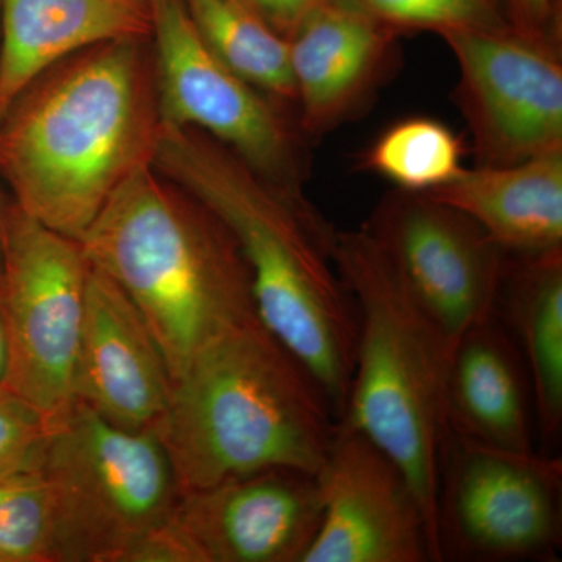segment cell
<instances>
[{"instance_id": "obj_29", "label": "cell", "mask_w": 562, "mask_h": 562, "mask_svg": "<svg viewBox=\"0 0 562 562\" xmlns=\"http://www.w3.org/2000/svg\"><path fill=\"white\" fill-rule=\"evenodd\" d=\"M3 213H5V210L0 206V257H2Z\"/></svg>"}, {"instance_id": "obj_1", "label": "cell", "mask_w": 562, "mask_h": 562, "mask_svg": "<svg viewBox=\"0 0 562 562\" xmlns=\"http://www.w3.org/2000/svg\"><path fill=\"white\" fill-rule=\"evenodd\" d=\"M147 38L109 41L41 74L0 120V173L16 205L54 232L81 236L161 131Z\"/></svg>"}, {"instance_id": "obj_15", "label": "cell", "mask_w": 562, "mask_h": 562, "mask_svg": "<svg viewBox=\"0 0 562 562\" xmlns=\"http://www.w3.org/2000/svg\"><path fill=\"white\" fill-rule=\"evenodd\" d=\"M398 33L341 0H324L288 36L297 125L321 138L368 109L397 66Z\"/></svg>"}, {"instance_id": "obj_10", "label": "cell", "mask_w": 562, "mask_h": 562, "mask_svg": "<svg viewBox=\"0 0 562 562\" xmlns=\"http://www.w3.org/2000/svg\"><path fill=\"white\" fill-rule=\"evenodd\" d=\"M316 473L279 468L181 492L127 562H302L319 531Z\"/></svg>"}, {"instance_id": "obj_21", "label": "cell", "mask_w": 562, "mask_h": 562, "mask_svg": "<svg viewBox=\"0 0 562 562\" xmlns=\"http://www.w3.org/2000/svg\"><path fill=\"white\" fill-rule=\"evenodd\" d=\"M462 136L430 116L394 122L361 155L360 168L394 183L397 190L430 192L464 169Z\"/></svg>"}, {"instance_id": "obj_17", "label": "cell", "mask_w": 562, "mask_h": 562, "mask_svg": "<svg viewBox=\"0 0 562 562\" xmlns=\"http://www.w3.org/2000/svg\"><path fill=\"white\" fill-rule=\"evenodd\" d=\"M0 120L41 74L109 41L149 38L147 0H0Z\"/></svg>"}, {"instance_id": "obj_22", "label": "cell", "mask_w": 562, "mask_h": 562, "mask_svg": "<svg viewBox=\"0 0 562 562\" xmlns=\"http://www.w3.org/2000/svg\"><path fill=\"white\" fill-rule=\"evenodd\" d=\"M0 562H58L54 495L38 471L0 480Z\"/></svg>"}, {"instance_id": "obj_19", "label": "cell", "mask_w": 562, "mask_h": 562, "mask_svg": "<svg viewBox=\"0 0 562 562\" xmlns=\"http://www.w3.org/2000/svg\"><path fill=\"white\" fill-rule=\"evenodd\" d=\"M494 312L527 366L538 452L558 457L562 439V249L508 254Z\"/></svg>"}, {"instance_id": "obj_20", "label": "cell", "mask_w": 562, "mask_h": 562, "mask_svg": "<svg viewBox=\"0 0 562 562\" xmlns=\"http://www.w3.org/2000/svg\"><path fill=\"white\" fill-rule=\"evenodd\" d=\"M192 22L244 81L277 102H294L290 43L254 11L233 0H183Z\"/></svg>"}, {"instance_id": "obj_2", "label": "cell", "mask_w": 562, "mask_h": 562, "mask_svg": "<svg viewBox=\"0 0 562 562\" xmlns=\"http://www.w3.org/2000/svg\"><path fill=\"white\" fill-rule=\"evenodd\" d=\"M151 165L227 225L249 265L262 325L316 376L341 419L358 314L333 260L335 228L308 199L281 191L194 128L161 124Z\"/></svg>"}, {"instance_id": "obj_7", "label": "cell", "mask_w": 562, "mask_h": 562, "mask_svg": "<svg viewBox=\"0 0 562 562\" xmlns=\"http://www.w3.org/2000/svg\"><path fill=\"white\" fill-rule=\"evenodd\" d=\"M438 562H557L562 458L443 431L435 513Z\"/></svg>"}, {"instance_id": "obj_4", "label": "cell", "mask_w": 562, "mask_h": 562, "mask_svg": "<svg viewBox=\"0 0 562 562\" xmlns=\"http://www.w3.org/2000/svg\"><path fill=\"white\" fill-rule=\"evenodd\" d=\"M79 243L149 325L173 382L206 344L258 317L235 236L154 165L117 188Z\"/></svg>"}, {"instance_id": "obj_16", "label": "cell", "mask_w": 562, "mask_h": 562, "mask_svg": "<svg viewBox=\"0 0 562 562\" xmlns=\"http://www.w3.org/2000/svg\"><path fill=\"white\" fill-rule=\"evenodd\" d=\"M443 394L447 430L495 449L538 450L527 366L495 312L454 342Z\"/></svg>"}, {"instance_id": "obj_13", "label": "cell", "mask_w": 562, "mask_h": 562, "mask_svg": "<svg viewBox=\"0 0 562 562\" xmlns=\"http://www.w3.org/2000/svg\"><path fill=\"white\" fill-rule=\"evenodd\" d=\"M316 479L324 512L302 562H435L408 476L350 422L338 420Z\"/></svg>"}, {"instance_id": "obj_8", "label": "cell", "mask_w": 562, "mask_h": 562, "mask_svg": "<svg viewBox=\"0 0 562 562\" xmlns=\"http://www.w3.org/2000/svg\"><path fill=\"white\" fill-rule=\"evenodd\" d=\"M90 271L79 241L33 220L16 203L5 210L0 312L9 368L2 384L52 419L76 403Z\"/></svg>"}, {"instance_id": "obj_5", "label": "cell", "mask_w": 562, "mask_h": 562, "mask_svg": "<svg viewBox=\"0 0 562 562\" xmlns=\"http://www.w3.org/2000/svg\"><path fill=\"white\" fill-rule=\"evenodd\" d=\"M333 260L358 314L357 355L341 419L408 476L438 562L436 490L452 344L414 302L364 228L336 231Z\"/></svg>"}, {"instance_id": "obj_28", "label": "cell", "mask_w": 562, "mask_h": 562, "mask_svg": "<svg viewBox=\"0 0 562 562\" xmlns=\"http://www.w3.org/2000/svg\"><path fill=\"white\" fill-rule=\"evenodd\" d=\"M233 2L238 3V5L244 7V9L254 11V13L260 14V11L257 10V7H255V3L251 2V0H233ZM260 16H261V14H260Z\"/></svg>"}, {"instance_id": "obj_23", "label": "cell", "mask_w": 562, "mask_h": 562, "mask_svg": "<svg viewBox=\"0 0 562 562\" xmlns=\"http://www.w3.org/2000/svg\"><path fill=\"white\" fill-rule=\"evenodd\" d=\"M398 35L512 27L503 0H341Z\"/></svg>"}, {"instance_id": "obj_25", "label": "cell", "mask_w": 562, "mask_h": 562, "mask_svg": "<svg viewBox=\"0 0 562 562\" xmlns=\"http://www.w3.org/2000/svg\"><path fill=\"white\" fill-rule=\"evenodd\" d=\"M509 25L527 36L539 41L560 43L557 35V0H503Z\"/></svg>"}, {"instance_id": "obj_24", "label": "cell", "mask_w": 562, "mask_h": 562, "mask_svg": "<svg viewBox=\"0 0 562 562\" xmlns=\"http://www.w3.org/2000/svg\"><path fill=\"white\" fill-rule=\"evenodd\" d=\"M50 427L52 417L0 384V480L38 471Z\"/></svg>"}, {"instance_id": "obj_12", "label": "cell", "mask_w": 562, "mask_h": 562, "mask_svg": "<svg viewBox=\"0 0 562 562\" xmlns=\"http://www.w3.org/2000/svg\"><path fill=\"white\" fill-rule=\"evenodd\" d=\"M460 69L454 101L475 166H509L562 149L561 43L513 27L442 33Z\"/></svg>"}, {"instance_id": "obj_27", "label": "cell", "mask_w": 562, "mask_h": 562, "mask_svg": "<svg viewBox=\"0 0 562 562\" xmlns=\"http://www.w3.org/2000/svg\"><path fill=\"white\" fill-rule=\"evenodd\" d=\"M7 368H9V342H7L5 325L0 312V384L5 380Z\"/></svg>"}, {"instance_id": "obj_6", "label": "cell", "mask_w": 562, "mask_h": 562, "mask_svg": "<svg viewBox=\"0 0 562 562\" xmlns=\"http://www.w3.org/2000/svg\"><path fill=\"white\" fill-rule=\"evenodd\" d=\"M38 472L54 495L58 562H124L181 495L154 430H124L80 402L52 419Z\"/></svg>"}, {"instance_id": "obj_3", "label": "cell", "mask_w": 562, "mask_h": 562, "mask_svg": "<svg viewBox=\"0 0 562 562\" xmlns=\"http://www.w3.org/2000/svg\"><path fill=\"white\" fill-rule=\"evenodd\" d=\"M338 420L316 376L255 317L195 355L154 432L183 492L268 469L317 473Z\"/></svg>"}, {"instance_id": "obj_14", "label": "cell", "mask_w": 562, "mask_h": 562, "mask_svg": "<svg viewBox=\"0 0 562 562\" xmlns=\"http://www.w3.org/2000/svg\"><path fill=\"white\" fill-rule=\"evenodd\" d=\"M173 380L157 339L131 299L91 268L74 395L116 427L154 430Z\"/></svg>"}, {"instance_id": "obj_26", "label": "cell", "mask_w": 562, "mask_h": 562, "mask_svg": "<svg viewBox=\"0 0 562 562\" xmlns=\"http://www.w3.org/2000/svg\"><path fill=\"white\" fill-rule=\"evenodd\" d=\"M251 2L273 31L288 38L305 20L306 14L312 13L324 0H251Z\"/></svg>"}, {"instance_id": "obj_18", "label": "cell", "mask_w": 562, "mask_h": 562, "mask_svg": "<svg viewBox=\"0 0 562 562\" xmlns=\"http://www.w3.org/2000/svg\"><path fill=\"white\" fill-rule=\"evenodd\" d=\"M425 194L471 216L506 254L562 249V149L516 165L464 168Z\"/></svg>"}, {"instance_id": "obj_11", "label": "cell", "mask_w": 562, "mask_h": 562, "mask_svg": "<svg viewBox=\"0 0 562 562\" xmlns=\"http://www.w3.org/2000/svg\"><path fill=\"white\" fill-rule=\"evenodd\" d=\"M362 228L452 347L494 313L508 254L468 214L395 188Z\"/></svg>"}, {"instance_id": "obj_9", "label": "cell", "mask_w": 562, "mask_h": 562, "mask_svg": "<svg viewBox=\"0 0 562 562\" xmlns=\"http://www.w3.org/2000/svg\"><path fill=\"white\" fill-rule=\"evenodd\" d=\"M147 7L161 124L205 133L262 179L306 199L303 133L210 49L183 0H147Z\"/></svg>"}]
</instances>
